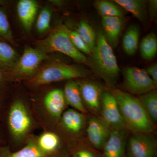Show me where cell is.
Here are the masks:
<instances>
[{"instance_id":"1","label":"cell","mask_w":157,"mask_h":157,"mask_svg":"<svg viewBox=\"0 0 157 157\" xmlns=\"http://www.w3.org/2000/svg\"><path fill=\"white\" fill-rule=\"evenodd\" d=\"M10 151L24 146L34 132L40 129L31 107L29 96L17 94L11 95L2 121Z\"/></svg>"},{"instance_id":"2","label":"cell","mask_w":157,"mask_h":157,"mask_svg":"<svg viewBox=\"0 0 157 157\" xmlns=\"http://www.w3.org/2000/svg\"><path fill=\"white\" fill-rule=\"evenodd\" d=\"M31 107L40 129L54 131L68 105L63 89L50 88L49 85L30 89Z\"/></svg>"},{"instance_id":"3","label":"cell","mask_w":157,"mask_h":157,"mask_svg":"<svg viewBox=\"0 0 157 157\" xmlns=\"http://www.w3.org/2000/svg\"><path fill=\"white\" fill-rule=\"evenodd\" d=\"M96 36L95 45L88 58V66L107 84L113 87L120 73L116 58L102 31L98 30Z\"/></svg>"},{"instance_id":"4","label":"cell","mask_w":157,"mask_h":157,"mask_svg":"<svg viewBox=\"0 0 157 157\" xmlns=\"http://www.w3.org/2000/svg\"><path fill=\"white\" fill-rule=\"evenodd\" d=\"M127 128L135 133L150 134L154 132L152 122L138 98L119 90L112 93Z\"/></svg>"},{"instance_id":"5","label":"cell","mask_w":157,"mask_h":157,"mask_svg":"<svg viewBox=\"0 0 157 157\" xmlns=\"http://www.w3.org/2000/svg\"><path fill=\"white\" fill-rule=\"evenodd\" d=\"M91 75L90 70L81 66L57 61L50 62L39 69L33 78L24 83L29 89H32L59 82L87 78Z\"/></svg>"},{"instance_id":"6","label":"cell","mask_w":157,"mask_h":157,"mask_svg":"<svg viewBox=\"0 0 157 157\" xmlns=\"http://www.w3.org/2000/svg\"><path fill=\"white\" fill-rule=\"evenodd\" d=\"M35 45L37 49L45 54L60 52L79 63L89 64L88 57L73 45L65 29V25H58L46 38L38 40Z\"/></svg>"},{"instance_id":"7","label":"cell","mask_w":157,"mask_h":157,"mask_svg":"<svg viewBox=\"0 0 157 157\" xmlns=\"http://www.w3.org/2000/svg\"><path fill=\"white\" fill-rule=\"evenodd\" d=\"M49 58L47 54L37 48L26 46L21 56L8 70L11 82L17 83L30 80L36 74L42 61Z\"/></svg>"},{"instance_id":"8","label":"cell","mask_w":157,"mask_h":157,"mask_svg":"<svg viewBox=\"0 0 157 157\" xmlns=\"http://www.w3.org/2000/svg\"><path fill=\"white\" fill-rule=\"evenodd\" d=\"M122 75L124 87L132 94L140 96L156 89V86L145 70L137 67L125 68Z\"/></svg>"},{"instance_id":"9","label":"cell","mask_w":157,"mask_h":157,"mask_svg":"<svg viewBox=\"0 0 157 157\" xmlns=\"http://www.w3.org/2000/svg\"><path fill=\"white\" fill-rule=\"evenodd\" d=\"M85 124L84 114L73 108H68L63 114L54 131L64 142L76 139L81 133Z\"/></svg>"},{"instance_id":"10","label":"cell","mask_w":157,"mask_h":157,"mask_svg":"<svg viewBox=\"0 0 157 157\" xmlns=\"http://www.w3.org/2000/svg\"><path fill=\"white\" fill-rule=\"evenodd\" d=\"M102 121L111 130H126L115 97L112 93L103 91L101 97Z\"/></svg>"},{"instance_id":"11","label":"cell","mask_w":157,"mask_h":157,"mask_svg":"<svg viewBox=\"0 0 157 157\" xmlns=\"http://www.w3.org/2000/svg\"><path fill=\"white\" fill-rule=\"evenodd\" d=\"M127 157H157V142L149 134L135 133L129 138Z\"/></svg>"},{"instance_id":"12","label":"cell","mask_w":157,"mask_h":157,"mask_svg":"<svg viewBox=\"0 0 157 157\" xmlns=\"http://www.w3.org/2000/svg\"><path fill=\"white\" fill-rule=\"evenodd\" d=\"M85 107L93 112H101V97L104 90L100 85L85 79L77 80Z\"/></svg>"},{"instance_id":"13","label":"cell","mask_w":157,"mask_h":157,"mask_svg":"<svg viewBox=\"0 0 157 157\" xmlns=\"http://www.w3.org/2000/svg\"><path fill=\"white\" fill-rule=\"evenodd\" d=\"M36 141L39 148L48 157L58 154L67 147L61 137L55 131H43L36 135Z\"/></svg>"},{"instance_id":"14","label":"cell","mask_w":157,"mask_h":157,"mask_svg":"<svg viewBox=\"0 0 157 157\" xmlns=\"http://www.w3.org/2000/svg\"><path fill=\"white\" fill-rule=\"evenodd\" d=\"M126 146V130H111L103 147L101 157H124Z\"/></svg>"},{"instance_id":"15","label":"cell","mask_w":157,"mask_h":157,"mask_svg":"<svg viewBox=\"0 0 157 157\" xmlns=\"http://www.w3.org/2000/svg\"><path fill=\"white\" fill-rule=\"evenodd\" d=\"M111 130L103 121L95 117L90 119L86 128L88 138L94 147L102 150Z\"/></svg>"},{"instance_id":"16","label":"cell","mask_w":157,"mask_h":157,"mask_svg":"<svg viewBox=\"0 0 157 157\" xmlns=\"http://www.w3.org/2000/svg\"><path fill=\"white\" fill-rule=\"evenodd\" d=\"M101 22L103 29L102 32L106 41L111 47H116L123 26V18L102 17Z\"/></svg>"},{"instance_id":"17","label":"cell","mask_w":157,"mask_h":157,"mask_svg":"<svg viewBox=\"0 0 157 157\" xmlns=\"http://www.w3.org/2000/svg\"><path fill=\"white\" fill-rule=\"evenodd\" d=\"M0 157H48L37 145L36 135L33 134L22 148L11 152L8 146L0 148Z\"/></svg>"},{"instance_id":"18","label":"cell","mask_w":157,"mask_h":157,"mask_svg":"<svg viewBox=\"0 0 157 157\" xmlns=\"http://www.w3.org/2000/svg\"><path fill=\"white\" fill-rule=\"evenodd\" d=\"M63 91L68 106H71L73 109L83 114H86L87 112V109L82 102L77 80L71 79L67 81L65 84Z\"/></svg>"},{"instance_id":"19","label":"cell","mask_w":157,"mask_h":157,"mask_svg":"<svg viewBox=\"0 0 157 157\" xmlns=\"http://www.w3.org/2000/svg\"><path fill=\"white\" fill-rule=\"evenodd\" d=\"M38 5L34 0H21L17 3V15L26 31H30L38 11Z\"/></svg>"},{"instance_id":"20","label":"cell","mask_w":157,"mask_h":157,"mask_svg":"<svg viewBox=\"0 0 157 157\" xmlns=\"http://www.w3.org/2000/svg\"><path fill=\"white\" fill-rule=\"evenodd\" d=\"M113 2L130 12L141 22L146 19L147 2L143 0H114Z\"/></svg>"},{"instance_id":"21","label":"cell","mask_w":157,"mask_h":157,"mask_svg":"<svg viewBox=\"0 0 157 157\" xmlns=\"http://www.w3.org/2000/svg\"><path fill=\"white\" fill-rule=\"evenodd\" d=\"M140 35V29L137 25H130L127 29L123 39V48L128 55L132 56L137 50Z\"/></svg>"},{"instance_id":"22","label":"cell","mask_w":157,"mask_h":157,"mask_svg":"<svg viewBox=\"0 0 157 157\" xmlns=\"http://www.w3.org/2000/svg\"><path fill=\"white\" fill-rule=\"evenodd\" d=\"M138 100L152 122H157V92L156 90L139 96Z\"/></svg>"},{"instance_id":"23","label":"cell","mask_w":157,"mask_h":157,"mask_svg":"<svg viewBox=\"0 0 157 157\" xmlns=\"http://www.w3.org/2000/svg\"><path fill=\"white\" fill-rule=\"evenodd\" d=\"M140 55L144 59L150 60L154 58L157 52V39L155 34L151 33L144 37L140 44Z\"/></svg>"},{"instance_id":"24","label":"cell","mask_w":157,"mask_h":157,"mask_svg":"<svg viewBox=\"0 0 157 157\" xmlns=\"http://www.w3.org/2000/svg\"><path fill=\"white\" fill-rule=\"evenodd\" d=\"M17 59V54L14 48L0 39V67L8 71Z\"/></svg>"},{"instance_id":"25","label":"cell","mask_w":157,"mask_h":157,"mask_svg":"<svg viewBox=\"0 0 157 157\" xmlns=\"http://www.w3.org/2000/svg\"><path fill=\"white\" fill-rule=\"evenodd\" d=\"M94 6L101 17H124L122 11L117 6L111 2L99 0L95 1Z\"/></svg>"},{"instance_id":"26","label":"cell","mask_w":157,"mask_h":157,"mask_svg":"<svg viewBox=\"0 0 157 157\" xmlns=\"http://www.w3.org/2000/svg\"><path fill=\"white\" fill-rule=\"evenodd\" d=\"M76 32L89 48L91 52L95 45L97 36L92 27L83 20L78 23Z\"/></svg>"},{"instance_id":"27","label":"cell","mask_w":157,"mask_h":157,"mask_svg":"<svg viewBox=\"0 0 157 157\" xmlns=\"http://www.w3.org/2000/svg\"><path fill=\"white\" fill-rule=\"evenodd\" d=\"M1 39L8 40L14 44L13 36L8 17L5 9L0 6V39Z\"/></svg>"},{"instance_id":"28","label":"cell","mask_w":157,"mask_h":157,"mask_svg":"<svg viewBox=\"0 0 157 157\" xmlns=\"http://www.w3.org/2000/svg\"><path fill=\"white\" fill-rule=\"evenodd\" d=\"M51 17L52 11L47 7L40 11L36 23L37 31L39 34L44 33L49 30Z\"/></svg>"},{"instance_id":"29","label":"cell","mask_w":157,"mask_h":157,"mask_svg":"<svg viewBox=\"0 0 157 157\" xmlns=\"http://www.w3.org/2000/svg\"><path fill=\"white\" fill-rule=\"evenodd\" d=\"M67 148L70 157H101L94 151L78 146L74 143L67 144Z\"/></svg>"},{"instance_id":"30","label":"cell","mask_w":157,"mask_h":157,"mask_svg":"<svg viewBox=\"0 0 157 157\" xmlns=\"http://www.w3.org/2000/svg\"><path fill=\"white\" fill-rule=\"evenodd\" d=\"M65 29L73 45L79 52L83 54L90 55L91 50L76 31L71 30L65 25Z\"/></svg>"},{"instance_id":"31","label":"cell","mask_w":157,"mask_h":157,"mask_svg":"<svg viewBox=\"0 0 157 157\" xmlns=\"http://www.w3.org/2000/svg\"><path fill=\"white\" fill-rule=\"evenodd\" d=\"M10 86L0 88V123L2 122L6 113L10 96Z\"/></svg>"},{"instance_id":"32","label":"cell","mask_w":157,"mask_h":157,"mask_svg":"<svg viewBox=\"0 0 157 157\" xmlns=\"http://www.w3.org/2000/svg\"><path fill=\"white\" fill-rule=\"evenodd\" d=\"M12 83L8 71L0 67V88L8 87Z\"/></svg>"},{"instance_id":"33","label":"cell","mask_w":157,"mask_h":157,"mask_svg":"<svg viewBox=\"0 0 157 157\" xmlns=\"http://www.w3.org/2000/svg\"><path fill=\"white\" fill-rule=\"evenodd\" d=\"M148 76L151 78L155 84L157 86V63L149 67L145 70Z\"/></svg>"},{"instance_id":"34","label":"cell","mask_w":157,"mask_h":157,"mask_svg":"<svg viewBox=\"0 0 157 157\" xmlns=\"http://www.w3.org/2000/svg\"><path fill=\"white\" fill-rule=\"evenodd\" d=\"M149 12L150 17L151 19H155L156 16L157 11V0L149 1Z\"/></svg>"},{"instance_id":"35","label":"cell","mask_w":157,"mask_h":157,"mask_svg":"<svg viewBox=\"0 0 157 157\" xmlns=\"http://www.w3.org/2000/svg\"><path fill=\"white\" fill-rule=\"evenodd\" d=\"M7 137L5 129L2 123H0V148L7 146Z\"/></svg>"},{"instance_id":"36","label":"cell","mask_w":157,"mask_h":157,"mask_svg":"<svg viewBox=\"0 0 157 157\" xmlns=\"http://www.w3.org/2000/svg\"><path fill=\"white\" fill-rule=\"evenodd\" d=\"M48 157H69V154H68L67 150V147L65 149L61 152L58 154L56 155Z\"/></svg>"},{"instance_id":"37","label":"cell","mask_w":157,"mask_h":157,"mask_svg":"<svg viewBox=\"0 0 157 157\" xmlns=\"http://www.w3.org/2000/svg\"><path fill=\"white\" fill-rule=\"evenodd\" d=\"M124 157H127V156H124Z\"/></svg>"}]
</instances>
